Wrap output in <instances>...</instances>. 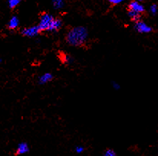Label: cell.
<instances>
[{"label": "cell", "instance_id": "9", "mask_svg": "<svg viewBox=\"0 0 158 156\" xmlns=\"http://www.w3.org/2000/svg\"><path fill=\"white\" fill-rule=\"evenodd\" d=\"M19 26V19L16 16H13L7 24V28L9 30H16Z\"/></svg>", "mask_w": 158, "mask_h": 156}, {"label": "cell", "instance_id": "16", "mask_svg": "<svg viewBox=\"0 0 158 156\" xmlns=\"http://www.w3.org/2000/svg\"><path fill=\"white\" fill-rule=\"evenodd\" d=\"M124 1L125 0H108V2L112 4V5H117V4L121 3V2H124Z\"/></svg>", "mask_w": 158, "mask_h": 156}, {"label": "cell", "instance_id": "15", "mask_svg": "<svg viewBox=\"0 0 158 156\" xmlns=\"http://www.w3.org/2000/svg\"><path fill=\"white\" fill-rule=\"evenodd\" d=\"M75 151L77 153H78V154H81V153H82L83 151H84V147L81 146V145H77V146L75 147Z\"/></svg>", "mask_w": 158, "mask_h": 156}, {"label": "cell", "instance_id": "3", "mask_svg": "<svg viewBox=\"0 0 158 156\" xmlns=\"http://www.w3.org/2000/svg\"><path fill=\"white\" fill-rule=\"evenodd\" d=\"M40 32H41V31H40L38 25L25 28L21 31V34L23 36L28 37V38H35L37 35H38Z\"/></svg>", "mask_w": 158, "mask_h": 156}, {"label": "cell", "instance_id": "14", "mask_svg": "<svg viewBox=\"0 0 158 156\" xmlns=\"http://www.w3.org/2000/svg\"><path fill=\"white\" fill-rule=\"evenodd\" d=\"M64 62L65 64H71L73 62V58L70 55H65V58H64Z\"/></svg>", "mask_w": 158, "mask_h": 156}, {"label": "cell", "instance_id": "2", "mask_svg": "<svg viewBox=\"0 0 158 156\" xmlns=\"http://www.w3.org/2000/svg\"><path fill=\"white\" fill-rule=\"evenodd\" d=\"M54 19L55 18L53 17L52 15L49 14V13H43L40 17L39 22L38 24L40 31L41 32H45V31L48 32L51 23Z\"/></svg>", "mask_w": 158, "mask_h": 156}, {"label": "cell", "instance_id": "4", "mask_svg": "<svg viewBox=\"0 0 158 156\" xmlns=\"http://www.w3.org/2000/svg\"><path fill=\"white\" fill-rule=\"evenodd\" d=\"M134 28H135L136 32L141 34H147L152 32V28L149 26L147 23H145V22L141 20H139L135 22Z\"/></svg>", "mask_w": 158, "mask_h": 156}, {"label": "cell", "instance_id": "18", "mask_svg": "<svg viewBox=\"0 0 158 156\" xmlns=\"http://www.w3.org/2000/svg\"><path fill=\"white\" fill-rule=\"evenodd\" d=\"M112 87H113V88H114V90H118L120 88V84H119L118 83L116 82V81H113V82H112Z\"/></svg>", "mask_w": 158, "mask_h": 156}, {"label": "cell", "instance_id": "10", "mask_svg": "<svg viewBox=\"0 0 158 156\" xmlns=\"http://www.w3.org/2000/svg\"><path fill=\"white\" fill-rule=\"evenodd\" d=\"M128 16H129V18L131 20L134 21L135 22H138L141 19V14L137 12L133 11V10L129 9V11H128Z\"/></svg>", "mask_w": 158, "mask_h": 156}, {"label": "cell", "instance_id": "13", "mask_svg": "<svg viewBox=\"0 0 158 156\" xmlns=\"http://www.w3.org/2000/svg\"><path fill=\"white\" fill-rule=\"evenodd\" d=\"M103 156H117V154L114 151V150L109 148V149H107L104 151Z\"/></svg>", "mask_w": 158, "mask_h": 156}, {"label": "cell", "instance_id": "6", "mask_svg": "<svg viewBox=\"0 0 158 156\" xmlns=\"http://www.w3.org/2000/svg\"><path fill=\"white\" fill-rule=\"evenodd\" d=\"M29 144L25 142H20V143H19V145H17V148H16L15 154H16V155L25 154H26V153L29 152Z\"/></svg>", "mask_w": 158, "mask_h": 156}, {"label": "cell", "instance_id": "1", "mask_svg": "<svg viewBox=\"0 0 158 156\" xmlns=\"http://www.w3.org/2000/svg\"><path fill=\"white\" fill-rule=\"evenodd\" d=\"M88 38V31L84 26H77L70 29L66 35L67 43L73 47L84 45Z\"/></svg>", "mask_w": 158, "mask_h": 156}, {"label": "cell", "instance_id": "11", "mask_svg": "<svg viewBox=\"0 0 158 156\" xmlns=\"http://www.w3.org/2000/svg\"><path fill=\"white\" fill-rule=\"evenodd\" d=\"M65 0H52V5L55 9H60L65 5Z\"/></svg>", "mask_w": 158, "mask_h": 156}, {"label": "cell", "instance_id": "12", "mask_svg": "<svg viewBox=\"0 0 158 156\" xmlns=\"http://www.w3.org/2000/svg\"><path fill=\"white\" fill-rule=\"evenodd\" d=\"M20 2L21 0H9V7L13 9H15L16 7H17L20 4Z\"/></svg>", "mask_w": 158, "mask_h": 156}, {"label": "cell", "instance_id": "17", "mask_svg": "<svg viewBox=\"0 0 158 156\" xmlns=\"http://www.w3.org/2000/svg\"><path fill=\"white\" fill-rule=\"evenodd\" d=\"M150 11L151 12L152 15H155L156 13V11H157V7H156V5H152L150 6Z\"/></svg>", "mask_w": 158, "mask_h": 156}, {"label": "cell", "instance_id": "7", "mask_svg": "<svg viewBox=\"0 0 158 156\" xmlns=\"http://www.w3.org/2000/svg\"><path fill=\"white\" fill-rule=\"evenodd\" d=\"M62 26V21L59 19H54L50 25L48 32H56L60 30Z\"/></svg>", "mask_w": 158, "mask_h": 156}, {"label": "cell", "instance_id": "8", "mask_svg": "<svg viewBox=\"0 0 158 156\" xmlns=\"http://www.w3.org/2000/svg\"><path fill=\"white\" fill-rule=\"evenodd\" d=\"M53 77H53L52 74H51V73H45V74H41L38 77V84H41V85H44V84H48V83H49L53 80Z\"/></svg>", "mask_w": 158, "mask_h": 156}, {"label": "cell", "instance_id": "19", "mask_svg": "<svg viewBox=\"0 0 158 156\" xmlns=\"http://www.w3.org/2000/svg\"><path fill=\"white\" fill-rule=\"evenodd\" d=\"M137 1H138V2H143L144 0H137Z\"/></svg>", "mask_w": 158, "mask_h": 156}, {"label": "cell", "instance_id": "5", "mask_svg": "<svg viewBox=\"0 0 158 156\" xmlns=\"http://www.w3.org/2000/svg\"><path fill=\"white\" fill-rule=\"evenodd\" d=\"M128 7H129L130 10H133V11L137 12L140 13V14L144 12V10H145L142 4H141V2H138L137 0L131 1V2L129 3Z\"/></svg>", "mask_w": 158, "mask_h": 156}]
</instances>
